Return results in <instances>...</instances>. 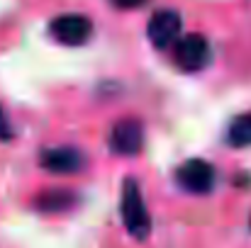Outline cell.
I'll use <instances>...</instances> for the list:
<instances>
[{"instance_id": "cell-1", "label": "cell", "mask_w": 251, "mask_h": 248, "mask_svg": "<svg viewBox=\"0 0 251 248\" xmlns=\"http://www.w3.org/2000/svg\"><path fill=\"white\" fill-rule=\"evenodd\" d=\"M122 219H125L127 231L134 239H147L149 236V231H151V217L147 212L142 190H139V185L134 180H127L125 182V190H122Z\"/></svg>"}, {"instance_id": "cell-2", "label": "cell", "mask_w": 251, "mask_h": 248, "mask_svg": "<svg viewBox=\"0 0 251 248\" xmlns=\"http://www.w3.org/2000/svg\"><path fill=\"white\" fill-rule=\"evenodd\" d=\"M173 56L183 71H202L210 64V44L202 34H185L176 42Z\"/></svg>"}, {"instance_id": "cell-3", "label": "cell", "mask_w": 251, "mask_h": 248, "mask_svg": "<svg viewBox=\"0 0 251 248\" xmlns=\"http://www.w3.org/2000/svg\"><path fill=\"white\" fill-rule=\"evenodd\" d=\"M178 182L193 192V195H207L215 187V168L202 161V158H193L178 168Z\"/></svg>"}, {"instance_id": "cell-4", "label": "cell", "mask_w": 251, "mask_h": 248, "mask_svg": "<svg viewBox=\"0 0 251 248\" xmlns=\"http://www.w3.org/2000/svg\"><path fill=\"white\" fill-rule=\"evenodd\" d=\"M51 34L56 42L69 44V46H78L85 44L93 34V22L83 15H61L51 22Z\"/></svg>"}, {"instance_id": "cell-5", "label": "cell", "mask_w": 251, "mask_h": 248, "mask_svg": "<svg viewBox=\"0 0 251 248\" xmlns=\"http://www.w3.org/2000/svg\"><path fill=\"white\" fill-rule=\"evenodd\" d=\"M147 34L156 49H166L176 44L180 39V15L173 10H159L156 15H151Z\"/></svg>"}, {"instance_id": "cell-6", "label": "cell", "mask_w": 251, "mask_h": 248, "mask_svg": "<svg viewBox=\"0 0 251 248\" xmlns=\"http://www.w3.org/2000/svg\"><path fill=\"white\" fill-rule=\"evenodd\" d=\"M144 144V129L137 119H122L112 127L110 134V149L120 156H134L142 151Z\"/></svg>"}, {"instance_id": "cell-7", "label": "cell", "mask_w": 251, "mask_h": 248, "mask_svg": "<svg viewBox=\"0 0 251 248\" xmlns=\"http://www.w3.org/2000/svg\"><path fill=\"white\" fill-rule=\"evenodd\" d=\"M39 163L44 165L49 173H56V175H71V173H78L83 168V154L78 149H71V146H61V149H47L42 156H39Z\"/></svg>"}, {"instance_id": "cell-8", "label": "cell", "mask_w": 251, "mask_h": 248, "mask_svg": "<svg viewBox=\"0 0 251 248\" xmlns=\"http://www.w3.org/2000/svg\"><path fill=\"white\" fill-rule=\"evenodd\" d=\"M227 141L232 146H251V112L239 114L229 129H227Z\"/></svg>"}, {"instance_id": "cell-9", "label": "cell", "mask_w": 251, "mask_h": 248, "mask_svg": "<svg viewBox=\"0 0 251 248\" xmlns=\"http://www.w3.org/2000/svg\"><path fill=\"white\" fill-rule=\"evenodd\" d=\"M74 202H76V197L71 192H66V190H51V192H47V195L39 197L37 207H39V212H66Z\"/></svg>"}, {"instance_id": "cell-10", "label": "cell", "mask_w": 251, "mask_h": 248, "mask_svg": "<svg viewBox=\"0 0 251 248\" xmlns=\"http://www.w3.org/2000/svg\"><path fill=\"white\" fill-rule=\"evenodd\" d=\"M0 139H12V127H10V122H7L2 107H0Z\"/></svg>"}, {"instance_id": "cell-11", "label": "cell", "mask_w": 251, "mask_h": 248, "mask_svg": "<svg viewBox=\"0 0 251 248\" xmlns=\"http://www.w3.org/2000/svg\"><path fill=\"white\" fill-rule=\"evenodd\" d=\"M115 7H122V10H132V7H139V5H144L147 0H110Z\"/></svg>"}]
</instances>
